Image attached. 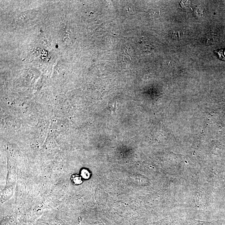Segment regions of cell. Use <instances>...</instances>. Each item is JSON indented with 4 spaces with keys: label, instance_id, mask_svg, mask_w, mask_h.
I'll use <instances>...</instances> for the list:
<instances>
[{
    "label": "cell",
    "instance_id": "cell-2",
    "mask_svg": "<svg viewBox=\"0 0 225 225\" xmlns=\"http://www.w3.org/2000/svg\"><path fill=\"white\" fill-rule=\"evenodd\" d=\"M81 176L83 179H88L90 177V173L86 169H83L81 172Z\"/></svg>",
    "mask_w": 225,
    "mask_h": 225
},
{
    "label": "cell",
    "instance_id": "cell-3",
    "mask_svg": "<svg viewBox=\"0 0 225 225\" xmlns=\"http://www.w3.org/2000/svg\"><path fill=\"white\" fill-rule=\"evenodd\" d=\"M190 225H212L211 223L207 222L201 221H195L193 222Z\"/></svg>",
    "mask_w": 225,
    "mask_h": 225
},
{
    "label": "cell",
    "instance_id": "cell-1",
    "mask_svg": "<svg viewBox=\"0 0 225 225\" xmlns=\"http://www.w3.org/2000/svg\"><path fill=\"white\" fill-rule=\"evenodd\" d=\"M71 179L72 182L75 185H79V184H82L83 183V181L81 180V177L79 175H76V174L72 175L71 176Z\"/></svg>",
    "mask_w": 225,
    "mask_h": 225
},
{
    "label": "cell",
    "instance_id": "cell-5",
    "mask_svg": "<svg viewBox=\"0 0 225 225\" xmlns=\"http://www.w3.org/2000/svg\"><path fill=\"white\" fill-rule=\"evenodd\" d=\"M203 10L202 9L200 8H197V9H196V13H197V15L201 16L203 14Z\"/></svg>",
    "mask_w": 225,
    "mask_h": 225
},
{
    "label": "cell",
    "instance_id": "cell-4",
    "mask_svg": "<svg viewBox=\"0 0 225 225\" xmlns=\"http://www.w3.org/2000/svg\"><path fill=\"white\" fill-rule=\"evenodd\" d=\"M190 1H183L181 4L182 6L184 8H188L190 6Z\"/></svg>",
    "mask_w": 225,
    "mask_h": 225
}]
</instances>
